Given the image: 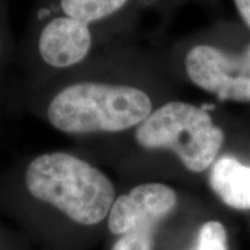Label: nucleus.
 <instances>
[{
	"label": "nucleus",
	"instance_id": "f257e3e1",
	"mask_svg": "<svg viewBox=\"0 0 250 250\" xmlns=\"http://www.w3.org/2000/svg\"><path fill=\"white\" fill-rule=\"evenodd\" d=\"M18 185L31 203L52 207L81 225L102 223L116 200V189L107 175L64 152L31 159L20 174Z\"/></svg>",
	"mask_w": 250,
	"mask_h": 250
},
{
	"label": "nucleus",
	"instance_id": "f03ea898",
	"mask_svg": "<svg viewBox=\"0 0 250 250\" xmlns=\"http://www.w3.org/2000/svg\"><path fill=\"white\" fill-rule=\"evenodd\" d=\"M45 113L49 124L64 134L121 132L152 114V100L131 85L86 81L57 92Z\"/></svg>",
	"mask_w": 250,
	"mask_h": 250
},
{
	"label": "nucleus",
	"instance_id": "7ed1b4c3",
	"mask_svg": "<svg viewBox=\"0 0 250 250\" xmlns=\"http://www.w3.org/2000/svg\"><path fill=\"white\" fill-rule=\"evenodd\" d=\"M136 142L147 150L167 149L192 172L206 171L224 145V132L195 104L168 102L152 111L136 129Z\"/></svg>",
	"mask_w": 250,
	"mask_h": 250
},
{
	"label": "nucleus",
	"instance_id": "20e7f679",
	"mask_svg": "<svg viewBox=\"0 0 250 250\" xmlns=\"http://www.w3.org/2000/svg\"><path fill=\"white\" fill-rule=\"evenodd\" d=\"M95 46L93 25L36 7L28 35L27 59L42 70H67L85 62Z\"/></svg>",
	"mask_w": 250,
	"mask_h": 250
},
{
	"label": "nucleus",
	"instance_id": "39448f33",
	"mask_svg": "<svg viewBox=\"0 0 250 250\" xmlns=\"http://www.w3.org/2000/svg\"><path fill=\"white\" fill-rule=\"evenodd\" d=\"M188 78L221 100L250 103V67L242 49L231 52L213 42L188 46L184 57Z\"/></svg>",
	"mask_w": 250,
	"mask_h": 250
},
{
	"label": "nucleus",
	"instance_id": "423d86ee",
	"mask_svg": "<svg viewBox=\"0 0 250 250\" xmlns=\"http://www.w3.org/2000/svg\"><path fill=\"white\" fill-rule=\"evenodd\" d=\"M172 188L163 184H142L114 200L108 213V229L116 235L138 228H154L177 207Z\"/></svg>",
	"mask_w": 250,
	"mask_h": 250
},
{
	"label": "nucleus",
	"instance_id": "0eeeda50",
	"mask_svg": "<svg viewBox=\"0 0 250 250\" xmlns=\"http://www.w3.org/2000/svg\"><path fill=\"white\" fill-rule=\"evenodd\" d=\"M159 0H41L38 7L98 25L123 14L135 4H154Z\"/></svg>",
	"mask_w": 250,
	"mask_h": 250
},
{
	"label": "nucleus",
	"instance_id": "6e6552de",
	"mask_svg": "<svg viewBox=\"0 0 250 250\" xmlns=\"http://www.w3.org/2000/svg\"><path fill=\"white\" fill-rule=\"evenodd\" d=\"M210 187L224 203L236 210L250 208V167L232 157H221L210 171Z\"/></svg>",
	"mask_w": 250,
	"mask_h": 250
},
{
	"label": "nucleus",
	"instance_id": "1a4fd4ad",
	"mask_svg": "<svg viewBox=\"0 0 250 250\" xmlns=\"http://www.w3.org/2000/svg\"><path fill=\"white\" fill-rule=\"evenodd\" d=\"M196 250H228V238L223 224L206 223L199 231Z\"/></svg>",
	"mask_w": 250,
	"mask_h": 250
},
{
	"label": "nucleus",
	"instance_id": "9d476101",
	"mask_svg": "<svg viewBox=\"0 0 250 250\" xmlns=\"http://www.w3.org/2000/svg\"><path fill=\"white\" fill-rule=\"evenodd\" d=\"M153 229L154 228H138L121 235L113 250H152Z\"/></svg>",
	"mask_w": 250,
	"mask_h": 250
},
{
	"label": "nucleus",
	"instance_id": "9b49d317",
	"mask_svg": "<svg viewBox=\"0 0 250 250\" xmlns=\"http://www.w3.org/2000/svg\"><path fill=\"white\" fill-rule=\"evenodd\" d=\"M11 52H13V45H11V36L7 25L4 0H0V74L3 72L6 62L11 57Z\"/></svg>",
	"mask_w": 250,
	"mask_h": 250
},
{
	"label": "nucleus",
	"instance_id": "f8f14e48",
	"mask_svg": "<svg viewBox=\"0 0 250 250\" xmlns=\"http://www.w3.org/2000/svg\"><path fill=\"white\" fill-rule=\"evenodd\" d=\"M233 4L245 25L250 29V0H233Z\"/></svg>",
	"mask_w": 250,
	"mask_h": 250
},
{
	"label": "nucleus",
	"instance_id": "ddd939ff",
	"mask_svg": "<svg viewBox=\"0 0 250 250\" xmlns=\"http://www.w3.org/2000/svg\"><path fill=\"white\" fill-rule=\"evenodd\" d=\"M242 54H243V57H245V62H248V65L250 67V42L242 47Z\"/></svg>",
	"mask_w": 250,
	"mask_h": 250
}]
</instances>
